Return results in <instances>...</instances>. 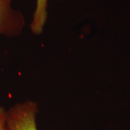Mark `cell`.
I'll list each match as a JSON object with an SVG mask.
<instances>
[{
  "label": "cell",
  "instance_id": "6da1fadb",
  "mask_svg": "<svg viewBox=\"0 0 130 130\" xmlns=\"http://www.w3.org/2000/svg\"><path fill=\"white\" fill-rule=\"evenodd\" d=\"M36 103L27 101L19 103L7 111L6 130H38Z\"/></svg>",
  "mask_w": 130,
  "mask_h": 130
},
{
  "label": "cell",
  "instance_id": "7a4b0ae2",
  "mask_svg": "<svg viewBox=\"0 0 130 130\" xmlns=\"http://www.w3.org/2000/svg\"><path fill=\"white\" fill-rule=\"evenodd\" d=\"M12 0H0V36H20L25 25L24 14L12 7Z\"/></svg>",
  "mask_w": 130,
  "mask_h": 130
},
{
  "label": "cell",
  "instance_id": "3957f363",
  "mask_svg": "<svg viewBox=\"0 0 130 130\" xmlns=\"http://www.w3.org/2000/svg\"><path fill=\"white\" fill-rule=\"evenodd\" d=\"M36 8L32 14L30 28L35 35H40L43 30L48 16V0H36ZM61 1V0H59Z\"/></svg>",
  "mask_w": 130,
  "mask_h": 130
},
{
  "label": "cell",
  "instance_id": "277c9868",
  "mask_svg": "<svg viewBox=\"0 0 130 130\" xmlns=\"http://www.w3.org/2000/svg\"><path fill=\"white\" fill-rule=\"evenodd\" d=\"M7 110L0 106V130H6Z\"/></svg>",
  "mask_w": 130,
  "mask_h": 130
}]
</instances>
